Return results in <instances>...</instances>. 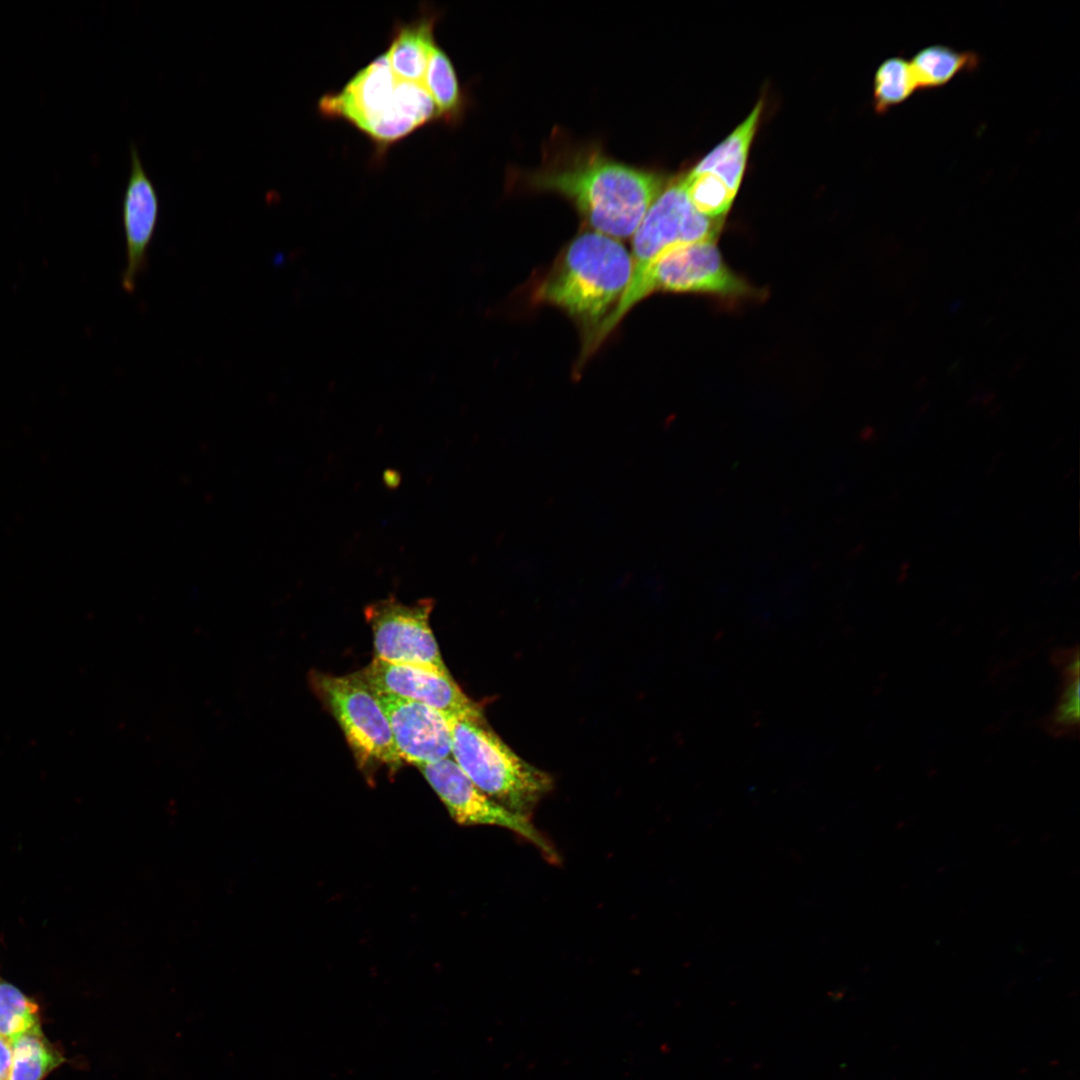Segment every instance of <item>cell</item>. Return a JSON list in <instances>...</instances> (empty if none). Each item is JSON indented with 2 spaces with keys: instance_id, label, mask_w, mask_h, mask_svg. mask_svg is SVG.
<instances>
[{
  "instance_id": "277c9868",
  "label": "cell",
  "mask_w": 1080,
  "mask_h": 1080,
  "mask_svg": "<svg viewBox=\"0 0 1080 1080\" xmlns=\"http://www.w3.org/2000/svg\"><path fill=\"white\" fill-rule=\"evenodd\" d=\"M445 718L451 731L452 759L460 769L491 799L529 817L552 790L553 777L517 755L487 725L483 714Z\"/></svg>"
},
{
  "instance_id": "ba28073f",
  "label": "cell",
  "mask_w": 1080,
  "mask_h": 1080,
  "mask_svg": "<svg viewBox=\"0 0 1080 1080\" xmlns=\"http://www.w3.org/2000/svg\"><path fill=\"white\" fill-rule=\"evenodd\" d=\"M432 599L411 605L394 597L368 605L365 617L373 633L375 658L450 677L429 624Z\"/></svg>"
},
{
  "instance_id": "44dd1931",
  "label": "cell",
  "mask_w": 1080,
  "mask_h": 1080,
  "mask_svg": "<svg viewBox=\"0 0 1080 1080\" xmlns=\"http://www.w3.org/2000/svg\"><path fill=\"white\" fill-rule=\"evenodd\" d=\"M1045 722L1055 736L1071 735L1079 726V677L1063 678L1060 695Z\"/></svg>"
},
{
  "instance_id": "5bb4252c",
  "label": "cell",
  "mask_w": 1080,
  "mask_h": 1080,
  "mask_svg": "<svg viewBox=\"0 0 1080 1080\" xmlns=\"http://www.w3.org/2000/svg\"><path fill=\"white\" fill-rule=\"evenodd\" d=\"M761 112L762 102L760 101L748 117L691 171L710 172L718 176L736 195Z\"/></svg>"
},
{
  "instance_id": "52a82bcc",
  "label": "cell",
  "mask_w": 1080,
  "mask_h": 1080,
  "mask_svg": "<svg viewBox=\"0 0 1080 1080\" xmlns=\"http://www.w3.org/2000/svg\"><path fill=\"white\" fill-rule=\"evenodd\" d=\"M722 223L721 218H709L696 211L681 178L666 185L633 234L632 276L626 291L633 289L646 270L670 250L716 241Z\"/></svg>"
},
{
  "instance_id": "7a4b0ae2",
  "label": "cell",
  "mask_w": 1080,
  "mask_h": 1080,
  "mask_svg": "<svg viewBox=\"0 0 1080 1080\" xmlns=\"http://www.w3.org/2000/svg\"><path fill=\"white\" fill-rule=\"evenodd\" d=\"M631 276L632 257L620 241L596 231L585 232L569 243L534 296L565 311L585 330L584 357Z\"/></svg>"
},
{
  "instance_id": "7c38bea8",
  "label": "cell",
  "mask_w": 1080,
  "mask_h": 1080,
  "mask_svg": "<svg viewBox=\"0 0 1080 1080\" xmlns=\"http://www.w3.org/2000/svg\"><path fill=\"white\" fill-rule=\"evenodd\" d=\"M129 151L130 173L122 199L126 265L121 285L126 292L132 293L138 277L148 265V249L159 221L160 199L135 143L131 142Z\"/></svg>"
},
{
  "instance_id": "d6986e66",
  "label": "cell",
  "mask_w": 1080,
  "mask_h": 1080,
  "mask_svg": "<svg viewBox=\"0 0 1080 1080\" xmlns=\"http://www.w3.org/2000/svg\"><path fill=\"white\" fill-rule=\"evenodd\" d=\"M681 180L692 206L709 218L725 216L736 196L718 176L710 172L690 171Z\"/></svg>"
},
{
  "instance_id": "e0dca14e",
  "label": "cell",
  "mask_w": 1080,
  "mask_h": 1080,
  "mask_svg": "<svg viewBox=\"0 0 1080 1080\" xmlns=\"http://www.w3.org/2000/svg\"><path fill=\"white\" fill-rule=\"evenodd\" d=\"M12 1064L9 1080H42L63 1062L41 1028L31 1029L11 1042Z\"/></svg>"
},
{
  "instance_id": "603a6c76",
  "label": "cell",
  "mask_w": 1080,
  "mask_h": 1080,
  "mask_svg": "<svg viewBox=\"0 0 1080 1080\" xmlns=\"http://www.w3.org/2000/svg\"><path fill=\"white\" fill-rule=\"evenodd\" d=\"M12 1064L11 1043L0 1037V1080H9Z\"/></svg>"
},
{
  "instance_id": "5b68a950",
  "label": "cell",
  "mask_w": 1080,
  "mask_h": 1080,
  "mask_svg": "<svg viewBox=\"0 0 1080 1080\" xmlns=\"http://www.w3.org/2000/svg\"><path fill=\"white\" fill-rule=\"evenodd\" d=\"M655 291L704 293L721 297H744L751 286L724 262L716 241L680 246L659 257L639 283L626 291L616 309L595 337V346L615 328L626 313Z\"/></svg>"
},
{
  "instance_id": "2e32d148",
  "label": "cell",
  "mask_w": 1080,
  "mask_h": 1080,
  "mask_svg": "<svg viewBox=\"0 0 1080 1080\" xmlns=\"http://www.w3.org/2000/svg\"><path fill=\"white\" fill-rule=\"evenodd\" d=\"M440 120L455 121L463 111V94L453 64L445 51L434 45L423 80Z\"/></svg>"
},
{
  "instance_id": "9c48e42d",
  "label": "cell",
  "mask_w": 1080,
  "mask_h": 1080,
  "mask_svg": "<svg viewBox=\"0 0 1080 1080\" xmlns=\"http://www.w3.org/2000/svg\"><path fill=\"white\" fill-rule=\"evenodd\" d=\"M452 818L461 825H493L511 830L538 848L551 862L558 854L529 820L482 792L451 758L418 766Z\"/></svg>"
},
{
  "instance_id": "ffe728a7",
  "label": "cell",
  "mask_w": 1080,
  "mask_h": 1080,
  "mask_svg": "<svg viewBox=\"0 0 1080 1080\" xmlns=\"http://www.w3.org/2000/svg\"><path fill=\"white\" fill-rule=\"evenodd\" d=\"M40 1027L36 1003L9 983H0V1037L10 1043L23 1033Z\"/></svg>"
},
{
  "instance_id": "8992f818",
  "label": "cell",
  "mask_w": 1080,
  "mask_h": 1080,
  "mask_svg": "<svg viewBox=\"0 0 1080 1080\" xmlns=\"http://www.w3.org/2000/svg\"><path fill=\"white\" fill-rule=\"evenodd\" d=\"M312 690L333 715L359 765H401L392 732L375 693L358 673L311 672Z\"/></svg>"
},
{
  "instance_id": "3957f363",
  "label": "cell",
  "mask_w": 1080,
  "mask_h": 1080,
  "mask_svg": "<svg viewBox=\"0 0 1080 1080\" xmlns=\"http://www.w3.org/2000/svg\"><path fill=\"white\" fill-rule=\"evenodd\" d=\"M318 109L326 117L349 122L381 149L428 122L440 120L425 87L397 78L385 52L359 70L341 90L324 95Z\"/></svg>"
},
{
  "instance_id": "ac0fdd59",
  "label": "cell",
  "mask_w": 1080,
  "mask_h": 1080,
  "mask_svg": "<svg viewBox=\"0 0 1080 1080\" xmlns=\"http://www.w3.org/2000/svg\"><path fill=\"white\" fill-rule=\"evenodd\" d=\"M916 90L910 62L901 56L889 57L878 66L874 75V109L884 113L905 102Z\"/></svg>"
},
{
  "instance_id": "9a60e30c",
  "label": "cell",
  "mask_w": 1080,
  "mask_h": 1080,
  "mask_svg": "<svg viewBox=\"0 0 1080 1080\" xmlns=\"http://www.w3.org/2000/svg\"><path fill=\"white\" fill-rule=\"evenodd\" d=\"M909 62L917 90H922L942 87L958 74L973 71L979 57L973 51L935 44L920 49Z\"/></svg>"
},
{
  "instance_id": "4fadbf2b",
  "label": "cell",
  "mask_w": 1080,
  "mask_h": 1080,
  "mask_svg": "<svg viewBox=\"0 0 1080 1080\" xmlns=\"http://www.w3.org/2000/svg\"><path fill=\"white\" fill-rule=\"evenodd\" d=\"M437 17L432 11L423 12L413 21L395 26L385 53L397 78L423 85L428 60L436 44L434 26Z\"/></svg>"
},
{
  "instance_id": "7402d4cb",
  "label": "cell",
  "mask_w": 1080,
  "mask_h": 1080,
  "mask_svg": "<svg viewBox=\"0 0 1080 1080\" xmlns=\"http://www.w3.org/2000/svg\"><path fill=\"white\" fill-rule=\"evenodd\" d=\"M1054 663L1060 670L1063 678L1079 677V651L1078 648L1057 650L1054 655Z\"/></svg>"
},
{
  "instance_id": "6da1fadb",
  "label": "cell",
  "mask_w": 1080,
  "mask_h": 1080,
  "mask_svg": "<svg viewBox=\"0 0 1080 1080\" xmlns=\"http://www.w3.org/2000/svg\"><path fill=\"white\" fill-rule=\"evenodd\" d=\"M524 178L531 189L567 198L596 232L615 239L633 236L666 186L661 174L617 162L592 147L572 151Z\"/></svg>"
},
{
  "instance_id": "8fae6325",
  "label": "cell",
  "mask_w": 1080,
  "mask_h": 1080,
  "mask_svg": "<svg viewBox=\"0 0 1080 1080\" xmlns=\"http://www.w3.org/2000/svg\"><path fill=\"white\" fill-rule=\"evenodd\" d=\"M375 693L393 694L430 706L445 715L478 716L482 712L454 679L429 670L392 664L378 658L357 672Z\"/></svg>"
},
{
  "instance_id": "30bf717a",
  "label": "cell",
  "mask_w": 1080,
  "mask_h": 1080,
  "mask_svg": "<svg viewBox=\"0 0 1080 1080\" xmlns=\"http://www.w3.org/2000/svg\"><path fill=\"white\" fill-rule=\"evenodd\" d=\"M375 695L387 717L401 760L418 767L452 756L451 731L443 713L393 694Z\"/></svg>"
}]
</instances>
